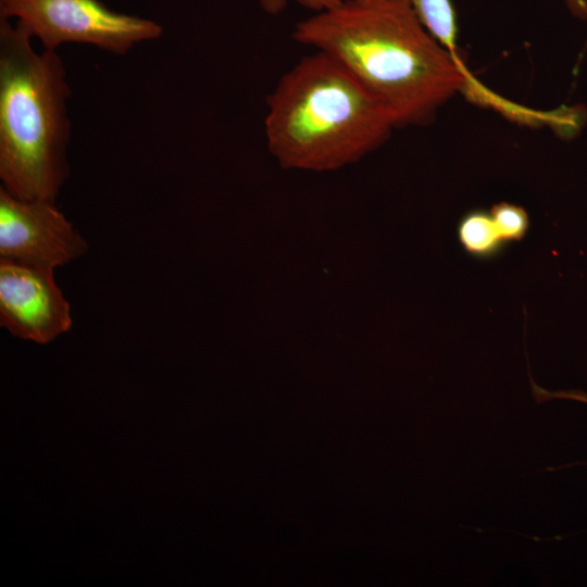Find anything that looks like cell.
<instances>
[{"label":"cell","mask_w":587,"mask_h":587,"mask_svg":"<svg viewBox=\"0 0 587 587\" xmlns=\"http://www.w3.org/2000/svg\"><path fill=\"white\" fill-rule=\"evenodd\" d=\"M87 248L54 202L22 200L0 188V259L53 271Z\"/></svg>","instance_id":"5"},{"label":"cell","mask_w":587,"mask_h":587,"mask_svg":"<svg viewBox=\"0 0 587 587\" xmlns=\"http://www.w3.org/2000/svg\"><path fill=\"white\" fill-rule=\"evenodd\" d=\"M292 37L339 62L396 127L425 123L469 83L410 0H341L298 22Z\"/></svg>","instance_id":"1"},{"label":"cell","mask_w":587,"mask_h":587,"mask_svg":"<svg viewBox=\"0 0 587 587\" xmlns=\"http://www.w3.org/2000/svg\"><path fill=\"white\" fill-rule=\"evenodd\" d=\"M532 387H533V394L537 401H547V400L557 398V399L575 400V401L587 403V394L584 391H579V390L548 391L537 386L534 382H532Z\"/></svg>","instance_id":"11"},{"label":"cell","mask_w":587,"mask_h":587,"mask_svg":"<svg viewBox=\"0 0 587 587\" xmlns=\"http://www.w3.org/2000/svg\"><path fill=\"white\" fill-rule=\"evenodd\" d=\"M565 2L575 16L587 20V0H565Z\"/></svg>","instance_id":"12"},{"label":"cell","mask_w":587,"mask_h":587,"mask_svg":"<svg viewBox=\"0 0 587 587\" xmlns=\"http://www.w3.org/2000/svg\"><path fill=\"white\" fill-rule=\"evenodd\" d=\"M266 104V145L284 168L322 172L355 163L396 127L387 110L321 51L288 70Z\"/></svg>","instance_id":"2"},{"label":"cell","mask_w":587,"mask_h":587,"mask_svg":"<svg viewBox=\"0 0 587 587\" xmlns=\"http://www.w3.org/2000/svg\"><path fill=\"white\" fill-rule=\"evenodd\" d=\"M262 10L271 15H277L287 5L288 0H257ZM298 4L316 12L324 11L339 3L341 0H295Z\"/></svg>","instance_id":"10"},{"label":"cell","mask_w":587,"mask_h":587,"mask_svg":"<svg viewBox=\"0 0 587 587\" xmlns=\"http://www.w3.org/2000/svg\"><path fill=\"white\" fill-rule=\"evenodd\" d=\"M32 38L0 17V178L18 199L55 202L70 176L71 88L57 51Z\"/></svg>","instance_id":"3"},{"label":"cell","mask_w":587,"mask_h":587,"mask_svg":"<svg viewBox=\"0 0 587 587\" xmlns=\"http://www.w3.org/2000/svg\"><path fill=\"white\" fill-rule=\"evenodd\" d=\"M425 28L454 57L457 53V15L452 0H410Z\"/></svg>","instance_id":"8"},{"label":"cell","mask_w":587,"mask_h":587,"mask_svg":"<svg viewBox=\"0 0 587 587\" xmlns=\"http://www.w3.org/2000/svg\"><path fill=\"white\" fill-rule=\"evenodd\" d=\"M458 236L464 250L477 259H491L505 246L490 212L483 210L471 211L461 218Z\"/></svg>","instance_id":"7"},{"label":"cell","mask_w":587,"mask_h":587,"mask_svg":"<svg viewBox=\"0 0 587 587\" xmlns=\"http://www.w3.org/2000/svg\"><path fill=\"white\" fill-rule=\"evenodd\" d=\"M490 214L505 245L521 241L526 236L529 217L522 207L500 202L491 208Z\"/></svg>","instance_id":"9"},{"label":"cell","mask_w":587,"mask_h":587,"mask_svg":"<svg viewBox=\"0 0 587 587\" xmlns=\"http://www.w3.org/2000/svg\"><path fill=\"white\" fill-rule=\"evenodd\" d=\"M0 323L12 335L47 344L72 325L53 271L0 259Z\"/></svg>","instance_id":"6"},{"label":"cell","mask_w":587,"mask_h":587,"mask_svg":"<svg viewBox=\"0 0 587 587\" xmlns=\"http://www.w3.org/2000/svg\"><path fill=\"white\" fill-rule=\"evenodd\" d=\"M0 17H15L51 50L76 42L124 54L163 34L157 22L112 11L99 0H0Z\"/></svg>","instance_id":"4"}]
</instances>
